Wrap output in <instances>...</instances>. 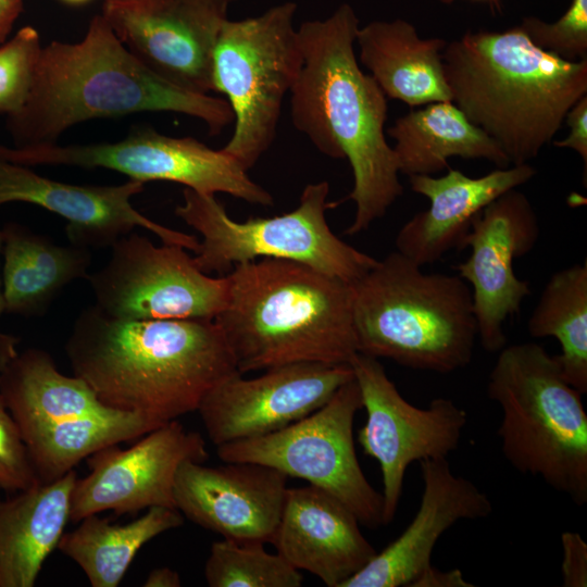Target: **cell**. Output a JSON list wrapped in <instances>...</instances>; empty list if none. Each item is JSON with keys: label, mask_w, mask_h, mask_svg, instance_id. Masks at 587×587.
Instances as JSON below:
<instances>
[{"label": "cell", "mask_w": 587, "mask_h": 587, "mask_svg": "<svg viewBox=\"0 0 587 587\" xmlns=\"http://www.w3.org/2000/svg\"><path fill=\"white\" fill-rule=\"evenodd\" d=\"M74 470L0 499V587H33L70 521Z\"/></svg>", "instance_id": "25"}, {"label": "cell", "mask_w": 587, "mask_h": 587, "mask_svg": "<svg viewBox=\"0 0 587 587\" xmlns=\"http://www.w3.org/2000/svg\"><path fill=\"white\" fill-rule=\"evenodd\" d=\"M298 571L341 587L376 554L357 516L340 500L313 485L289 488L271 542Z\"/></svg>", "instance_id": "21"}, {"label": "cell", "mask_w": 587, "mask_h": 587, "mask_svg": "<svg viewBox=\"0 0 587 587\" xmlns=\"http://www.w3.org/2000/svg\"><path fill=\"white\" fill-rule=\"evenodd\" d=\"M42 46L33 26H24L0 47V114H13L25 103Z\"/></svg>", "instance_id": "32"}, {"label": "cell", "mask_w": 587, "mask_h": 587, "mask_svg": "<svg viewBox=\"0 0 587 587\" xmlns=\"http://www.w3.org/2000/svg\"><path fill=\"white\" fill-rule=\"evenodd\" d=\"M183 522L176 508L166 507H151L124 525L90 514L62 535L58 548L79 565L92 587H116L146 542Z\"/></svg>", "instance_id": "28"}, {"label": "cell", "mask_w": 587, "mask_h": 587, "mask_svg": "<svg viewBox=\"0 0 587 587\" xmlns=\"http://www.w3.org/2000/svg\"><path fill=\"white\" fill-rule=\"evenodd\" d=\"M40 484L20 428L0 394V488L18 492Z\"/></svg>", "instance_id": "34"}, {"label": "cell", "mask_w": 587, "mask_h": 587, "mask_svg": "<svg viewBox=\"0 0 587 587\" xmlns=\"http://www.w3.org/2000/svg\"><path fill=\"white\" fill-rule=\"evenodd\" d=\"M65 351L101 402L159 425L197 411L239 373L214 320H122L96 304L76 317Z\"/></svg>", "instance_id": "1"}, {"label": "cell", "mask_w": 587, "mask_h": 587, "mask_svg": "<svg viewBox=\"0 0 587 587\" xmlns=\"http://www.w3.org/2000/svg\"><path fill=\"white\" fill-rule=\"evenodd\" d=\"M264 542L214 541L204 565L210 587H300L303 576L282 555L270 553Z\"/></svg>", "instance_id": "31"}, {"label": "cell", "mask_w": 587, "mask_h": 587, "mask_svg": "<svg viewBox=\"0 0 587 587\" xmlns=\"http://www.w3.org/2000/svg\"><path fill=\"white\" fill-rule=\"evenodd\" d=\"M359 18L348 3L298 28L303 63L290 90L295 127L333 159H347L355 203L347 235L366 230L403 193L394 149L386 140V96L354 53Z\"/></svg>", "instance_id": "2"}, {"label": "cell", "mask_w": 587, "mask_h": 587, "mask_svg": "<svg viewBox=\"0 0 587 587\" xmlns=\"http://www.w3.org/2000/svg\"><path fill=\"white\" fill-rule=\"evenodd\" d=\"M564 122L570 127L569 136L559 141H554V146L559 148H570L575 150L582 158L585 172L587 165V96H583L569 110Z\"/></svg>", "instance_id": "36"}, {"label": "cell", "mask_w": 587, "mask_h": 587, "mask_svg": "<svg viewBox=\"0 0 587 587\" xmlns=\"http://www.w3.org/2000/svg\"><path fill=\"white\" fill-rule=\"evenodd\" d=\"M264 371L253 378L232 375L201 400L197 411L216 447L280 430L322 408L353 378L350 364L299 362Z\"/></svg>", "instance_id": "15"}, {"label": "cell", "mask_w": 587, "mask_h": 587, "mask_svg": "<svg viewBox=\"0 0 587 587\" xmlns=\"http://www.w3.org/2000/svg\"><path fill=\"white\" fill-rule=\"evenodd\" d=\"M421 465L423 491L419 509L407 528L341 587H411L430 565L439 538L463 520L492 513L488 495L472 480L455 475L447 458Z\"/></svg>", "instance_id": "20"}, {"label": "cell", "mask_w": 587, "mask_h": 587, "mask_svg": "<svg viewBox=\"0 0 587 587\" xmlns=\"http://www.w3.org/2000/svg\"><path fill=\"white\" fill-rule=\"evenodd\" d=\"M0 394L24 442L47 429L117 410L101 402L83 378L62 374L38 348L9 361L0 372Z\"/></svg>", "instance_id": "23"}, {"label": "cell", "mask_w": 587, "mask_h": 587, "mask_svg": "<svg viewBox=\"0 0 587 587\" xmlns=\"http://www.w3.org/2000/svg\"><path fill=\"white\" fill-rule=\"evenodd\" d=\"M87 280L96 305L122 320H214L226 307L227 275L200 271L185 248L129 233Z\"/></svg>", "instance_id": "12"}, {"label": "cell", "mask_w": 587, "mask_h": 587, "mask_svg": "<svg viewBox=\"0 0 587 587\" xmlns=\"http://www.w3.org/2000/svg\"><path fill=\"white\" fill-rule=\"evenodd\" d=\"M349 364L366 412L358 441L379 464L383 525H388L399 507L408 467L413 462L448 458L458 449L469 417L465 410L444 397L433 399L427 408L411 404L379 359L358 352Z\"/></svg>", "instance_id": "13"}, {"label": "cell", "mask_w": 587, "mask_h": 587, "mask_svg": "<svg viewBox=\"0 0 587 587\" xmlns=\"http://www.w3.org/2000/svg\"><path fill=\"white\" fill-rule=\"evenodd\" d=\"M159 426L141 414L115 410L47 429L25 445L40 483L46 484L98 450L142 437Z\"/></svg>", "instance_id": "30"}, {"label": "cell", "mask_w": 587, "mask_h": 587, "mask_svg": "<svg viewBox=\"0 0 587 587\" xmlns=\"http://www.w3.org/2000/svg\"><path fill=\"white\" fill-rule=\"evenodd\" d=\"M467 582L461 571H440L430 565L411 585V587H473Z\"/></svg>", "instance_id": "37"}, {"label": "cell", "mask_w": 587, "mask_h": 587, "mask_svg": "<svg viewBox=\"0 0 587 587\" xmlns=\"http://www.w3.org/2000/svg\"><path fill=\"white\" fill-rule=\"evenodd\" d=\"M145 587H179L182 579L178 572L170 567H158L152 570L147 576Z\"/></svg>", "instance_id": "39"}, {"label": "cell", "mask_w": 587, "mask_h": 587, "mask_svg": "<svg viewBox=\"0 0 587 587\" xmlns=\"http://www.w3.org/2000/svg\"><path fill=\"white\" fill-rule=\"evenodd\" d=\"M362 409L354 379L344 384L319 410L287 427L216 447L226 462H251L276 469L329 492L361 525H383V496L364 475L354 447L353 423Z\"/></svg>", "instance_id": "10"}, {"label": "cell", "mask_w": 587, "mask_h": 587, "mask_svg": "<svg viewBox=\"0 0 587 587\" xmlns=\"http://www.w3.org/2000/svg\"><path fill=\"white\" fill-rule=\"evenodd\" d=\"M536 174L528 163L499 168L480 177H469L449 168L440 177L409 176L411 189L430 204L413 215L398 232L396 251L415 264H433L454 250H464V241L474 217L491 201L514 189Z\"/></svg>", "instance_id": "22"}, {"label": "cell", "mask_w": 587, "mask_h": 587, "mask_svg": "<svg viewBox=\"0 0 587 587\" xmlns=\"http://www.w3.org/2000/svg\"><path fill=\"white\" fill-rule=\"evenodd\" d=\"M2 245H3V236H2V229H0V253L2 251ZM4 312H5V304H4L3 288H2V277L0 275V316Z\"/></svg>", "instance_id": "41"}, {"label": "cell", "mask_w": 587, "mask_h": 587, "mask_svg": "<svg viewBox=\"0 0 587 587\" xmlns=\"http://www.w3.org/2000/svg\"><path fill=\"white\" fill-rule=\"evenodd\" d=\"M351 287L359 353L439 374L471 363L477 324L459 275L425 273L394 251Z\"/></svg>", "instance_id": "6"}, {"label": "cell", "mask_w": 587, "mask_h": 587, "mask_svg": "<svg viewBox=\"0 0 587 587\" xmlns=\"http://www.w3.org/2000/svg\"><path fill=\"white\" fill-rule=\"evenodd\" d=\"M540 49L565 61L587 59V0H571L554 23L526 17L519 25Z\"/></svg>", "instance_id": "33"}, {"label": "cell", "mask_w": 587, "mask_h": 587, "mask_svg": "<svg viewBox=\"0 0 587 587\" xmlns=\"http://www.w3.org/2000/svg\"><path fill=\"white\" fill-rule=\"evenodd\" d=\"M328 193L327 182L309 184L295 210L238 222L215 196L185 188L175 214L200 234L192 259L205 274L226 275L236 264L272 258L303 263L352 284L377 260L333 233L325 217Z\"/></svg>", "instance_id": "8"}, {"label": "cell", "mask_w": 587, "mask_h": 587, "mask_svg": "<svg viewBox=\"0 0 587 587\" xmlns=\"http://www.w3.org/2000/svg\"><path fill=\"white\" fill-rule=\"evenodd\" d=\"M145 184L129 179L121 185H73L43 177L29 168L0 158V205L27 202L66 220L70 242L85 248L112 247L136 227L150 230L163 243L196 251L199 240L163 226L140 212L130 199Z\"/></svg>", "instance_id": "18"}, {"label": "cell", "mask_w": 587, "mask_h": 587, "mask_svg": "<svg viewBox=\"0 0 587 587\" xmlns=\"http://www.w3.org/2000/svg\"><path fill=\"white\" fill-rule=\"evenodd\" d=\"M208 458L202 436L177 420L150 430L127 449L102 448L89 455V474L75 483L70 521L78 523L107 510L122 515L151 507L176 508L178 467L185 461L203 463Z\"/></svg>", "instance_id": "17"}, {"label": "cell", "mask_w": 587, "mask_h": 587, "mask_svg": "<svg viewBox=\"0 0 587 587\" xmlns=\"http://www.w3.org/2000/svg\"><path fill=\"white\" fill-rule=\"evenodd\" d=\"M22 11L23 0H0V43L7 40Z\"/></svg>", "instance_id": "38"}, {"label": "cell", "mask_w": 587, "mask_h": 587, "mask_svg": "<svg viewBox=\"0 0 587 587\" xmlns=\"http://www.w3.org/2000/svg\"><path fill=\"white\" fill-rule=\"evenodd\" d=\"M561 576L564 587L587 586V544L576 532L561 534Z\"/></svg>", "instance_id": "35"}, {"label": "cell", "mask_w": 587, "mask_h": 587, "mask_svg": "<svg viewBox=\"0 0 587 587\" xmlns=\"http://www.w3.org/2000/svg\"><path fill=\"white\" fill-rule=\"evenodd\" d=\"M288 476L267 465L185 461L174 485L176 509L195 524L238 541L271 542L287 492Z\"/></svg>", "instance_id": "19"}, {"label": "cell", "mask_w": 587, "mask_h": 587, "mask_svg": "<svg viewBox=\"0 0 587 587\" xmlns=\"http://www.w3.org/2000/svg\"><path fill=\"white\" fill-rule=\"evenodd\" d=\"M0 158L25 166L108 168L143 184L173 182L200 193L222 192L252 204H273L272 195L253 182L248 171L223 149H211L191 137H170L149 127L137 128L114 142L0 145Z\"/></svg>", "instance_id": "11"}, {"label": "cell", "mask_w": 587, "mask_h": 587, "mask_svg": "<svg viewBox=\"0 0 587 587\" xmlns=\"http://www.w3.org/2000/svg\"><path fill=\"white\" fill-rule=\"evenodd\" d=\"M534 338L553 337L561 347L554 355L565 380L587 392V262L551 275L527 322Z\"/></svg>", "instance_id": "29"}, {"label": "cell", "mask_w": 587, "mask_h": 587, "mask_svg": "<svg viewBox=\"0 0 587 587\" xmlns=\"http://www.w3.org/2000/svg\"><path fill=\"white\" fill-rule=\"evenodd\" d=\"M67 4H72V5H79V4H84V3H87L88 1L90 0H61Z\"/></svg>", "instance_id": "42"}, {"label": "cell", "mask_w": 587, "mask_h": 587, "mask_svg": "<svg viewBox=\"0 0 587 587\" xmlns=\"http://www.w3.org/2000/svg\"><path fill=\"white\" fill-rule=\"evenodd\" d=\"M479 1H488V2L494 3L496 5H498V3H499V0H479Z\"/></svg>", "instance_id": "43"}, {"label": "cell", "mask_w": 587, "mask_h": 587, "mask_svg": "<svg viewBox=\"0 0 587 587\" xmlns=\"http://www.w3.org/2000/svg\"><path fill=\"white\" fill-rule=\"evenodd\" d=\"M229 1L233 2V1H236V0H229Z\"/></svg>", "instance_id": "44"}, {"label": "cell", "mask_w": 587, "mask_h": 587, "mask_svg": "<svg viewBox=\"0 0 587 587\" xmlns=\"http://www.w3.org/2000/svg\"><path fill=\"white\" fill-rule=\"evenodd\" d=\"M2 288L5 312L38 316L72 282L87 279L90 249L70 242L55 245L25 225L9 222L2 227Z\"/></svg>", "instance_id": "26"}, {"label": "cell", "mask_w": 587, "mask_h": 587, "mask_svg": "<svg viewBox=\"0 0 587 587\" xmlns=\"http://www.w3.org/2000/svg\"><path fill=\"white\" fill-rule=\"evenodd\" d=\"M175 112L201 120L211 136L234 122L228 102L177 87L141 63L95 15L75 43L42 47L29 95L8 115L13 147L54 143L63 132L93 118Z\"/></svg>", "instance_id": "3"}, {"label": "cell", "mask_w": 587, "mask_h": 587, "mask_svg": "<svg viewBox=\"0 0 587 587\" xmlns=\"http://www.w3.org/2000/svg\"><path fill=\"white\" fill-rule=\"evenodd\" d=\"M399 172L433 175L449 168L448 159H485L499 168L511 164L505 153L451 101L425 104L388 128Z\"/></svg>", "instance_id": "27"}, {"label": "cell", "mask_w": 587, "mask_h": 587, "mask_svg": "<svg viewBox=\"0 0 587 587\" xmlns=\"http://www.w3.org/2000/svg\"><path fill=\"white\" fill-rule=\"evenodd\" d=\"M229 0H104L101 15L149 70L197 93L214 91L213 52Z\"/></svg>", "instance_id": "14"}, {"label": "cell", "mask_w": 587, "mask_h": 587, "mask_svg": "<svg viewBox=\"0 0 587 587\" xmlns=\"http://www.w3.org/2000/svg\"><path fill=\"white\" fill-rule=\"evenodd\" d=\"M21 339L0 332V372L17 354L16 346Z\"/></svg>", "instance_id": "40"}, {"label": "cell", "mask_w": 587, "mask_h": 587, "mask_svg": "<svg viewBox=\"0 0 587 587\" xmlns=\"http://www.w3.org/2000/svg\"><path fill=\"white\" fill-rule=\"evenodd\" d=\"M355 42L363 66L386 97L410 107L451 101L444 67L442 38H421L409 22L373 21L359 27Z\"/></svg>", "instance_id": "24"}, {"label": "cell", "mask_w": 587, "mask_h": 587, "mask_svg": "<svg viewBox=\"0 0 587 587\" xmlns=\"http://www.w3.org/2000/svg\"><path fill=\"white\" fill-rule=\"evenodd\" d=\"M214 319L239 373L299 362L349 364L358 353L351 284L310 265L262 258L226 274Z\"/></svg>", "instance_id": "5"}, {"label": "cell", "mask_w": 587, "mask_h": 587, "mask_svg": "<svg viewBox=\"0 0 587 587\" xmlns=\"http://www.w3.org/2000/svg\"><path fill=\"white\" fill-rule=\"evenodd\" d=\"M582 395L565 380L555 357L536 342L505 345L487 383V396L501 411L497 436L505 461L579 507L587 503Z\"/></svg>", "instance_id": "7"}, {"label": "cell", "mask_w": 587, "mask_h": 587, "mask_svg": "<svg viewBox=\"0 0 587 587\" xmlns=\"http://www.w3.org/2000/svg\"><path fill=\"white\" fill-rule=\"evenodd\" d=\"M442 67L451 102L512 165L535 159L587 95V59H560L537 47L520 26L467 32L447 42Z\"/></svg>", "instance_id": "4"}, {"label": "cell", "mask_w": 587, "mask_h": 587, "mask_svg": "<svg viewBox=\"0 0 587 587\" xmlns=\"http://www.w3.org/2000/svg\"><path fill=\"white\" fill-rule=\"evenodd\" d=\"M295 2L262 14L226 20L218 34L212 79L234 114V132L223 150L249 171L275 139L283 100L303 58L294 20Z\"/></svg>", "instance_id": "9"}, {"label": "cell", "mask_w": 587, "mask_h": 587, "mask_svg": "<svg viewBox=\"0 0 587 587\" xmlns=\"http://www.w3.org/2000/svg\"><path fill=\"white\" fill-rule=\"evenodd\" d=\"M539 236L537 214L516 188L491 201L472 222L464 241L471 253L454 270L471 286L477 339L488 352L507 345L504 323L530 295L513 264L534 249Z\"/></svg>", "instance_id": "16"}]
</instances>
